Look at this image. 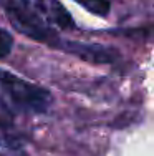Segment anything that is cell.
<instances>
[{
  "instance_id": "obj_1",
  "label": "cell",
  "mask_w": 154,
  "mask_h": 156,
  "mask_svg": "<svg viewBox=\"0 0 154 156\" xmlns=\"http://www.w3.org/2000/svg\"><path fill=\"white\" fill-rule=\"evenodd\" d=\"M0 101L7 110L22 113H43L50 108V91L38 85L18 78L17 75L0 68Z\"/></svg>"
},
{
  "instance_id": "obj_2",
  "label": "cell",
  "mask_w": 154,
  "mask_h": 156,
  "mask_svg": "<svg viewBox=\"0 0 154 156\" xmlns=\"http://www.w3.org/2000/svg\"><path fill=\"white\" fill-rule=\"evenodd\" d=\"M7 17L12 22L13 28L17 32L27 35L28 38L36 40V42H43L51 47H56L58 42H60L56 32L46 22H43L35 12H32L23 3V0H9V3H7Z\"/></svg>"
},
{
  "instance_id": "obj_3",
  "label": "cell",
  "mask_w": 154,
  "mask_h": 156,
  "mask_svg": "<svg viewBox=\"0 0 154 156\" xmlns=\"http://www.w3.org/2000/svg\"><path fill=\"white\" fill-rule=\"evenodd\" d=\"M23 3L50 27H56L61 30H68L73 27V18L60 0H23Z\"/></svg>"
},
{
  "instance_id": "obj_4",
  "label": "cell",
  "mask_w": 154,
  "mask_h": 156,
  "mask_svg": "<svg viewBox=\"0 0 154 156\" xmlns=\"http://www.w3.org/2000/svg\"><path fill=\"white\" fill-rule=\"evenodd\" d=\"M58 48H63L68 53L83 58L91 63H109L116 58V50L103 45L93 43H80V42H58Z\"/></svg>"
},
{
  "instance_id": "obj_5",
  "label": "cell",
  "mask_w": 154,
  "mask_h": 156,
  "mask_svg": "<svg viewBox=\"0 0 154 156\" xmlns=\"http://www.w3.org/2000/svg\"><path fill=\"white\" fill-rule=\"evenodd\" d=\"M0 156H27L22 140L9 133L5 126H0Z\"/></svg>"
},
{
  "instance_id": "obj_6",
  "label": "cell",
  "mask_w": 154,
  "mask_h": 156,
  "mask_svg": "<svg viewBox=\"0 0 154 156\" xmlns=\"http://www.w3.org/2000/svg\"><path fill=\"white\" fill-rule=\"evenodd\" d=\"M75 2L78 5H81L83 9H86L88 12L100 17H108L109 9H111L108 0H75Z\"/></svg>"
},
{
  "instance_id": "obj_7",
  "label": "cell",
  "mask_w": 154,
  "mask_h": 156,
  "mask_svg": "<svg viewBox=\"0 0 154 156\" xmlns=\"http://www.w3.org/2000/svg\"><path fill=\"white\" fill-rule=\"evenodd\" d=\"M13 47V38L7 30H2L0 28V58H5L7 55L12 51Z\"/></svg>"
},
{
  "instance_id": "obj_8",
  "label": "cell",
  "mask_w": 154,
  "mask_h": 156,
  "mask_svg": "<svg viewBox=\"0 0 154 156\" xmlns=\"http://www.w3.org/2000/svg\"><path fill=\"white\" fill-rule=\"evenodd\" d=\"M10 121H12L10 111L5 108V105H3L2 101H0V126H9Z\"/></svg>"
}]
</instances>
